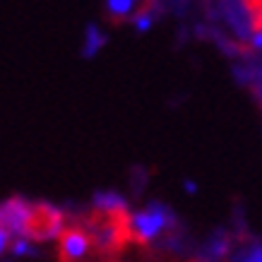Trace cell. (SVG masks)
Here are the masks:
<instances>
[{"mask_svg":"<svg viewBox=\"0 0 262 262\" xmlns=\"http://www.w3.org/2000/svg\"><path fill=\"white\" fill-rule=\"evenodd\" d=\"M32 216V202L22 198H10L0 205V229H5L12 238H27Z\"/></svg>","mask_w":262,"mask_h":262,"instance_id":"obj_2","label":"cell"},{"mask_svg":"<svg viewBox=\"0 0 262 262\" xmlns=\"http://www.w3.org/2000/svg\"><path fill=\"white\" fill-rule=\"evenodd\" d=\"M133 3H135V0H108V10H111L116 17H125L133 12Z\"/></svg>","mask_w":262,"mask_h":262,"instance_id":"obj_5","label":"cell"},{"mask_svg":"<svg viewBox=\"0 0 262 262\" xmlns=\"http://www.w3.org/2000/svg\"><path fill=\"white\" fill-rule=\"evenodd\" d=\"M63 214L60 209L43 202H32V216H29V229L27 238L29 241H51L63 233Z\"/></svg>","mask_w":262,"mask_h":262,"instance_id":"obj_1","label":"cell"},{"mask_svg":"<svg viewBox=\"0 0 262 262\" xmlns=\"http://www.w3.org/2000/svg\"><path fill=\"white\" fill-rule=\"evenodd\" d=\"M10 238H12V236H10L8 231L5 229H0V255L5 253V250H8V246H10Z\"/></svg>","mask_w":262,"mask_h":262,"instance_id":"obj_6","label":"cell"},{"mask_svg":"<svg viewBox=\"0 0 262 262\" xmlns=\"http://www.w3.org/2000/svg\"><path fill=\"white\" fill-rule=\"evenodd\" d=\"M92 248L94 243L84 226H70L60 233V262H82Z\"/></svg>","mask_w":262,"mask_h":262,"instance_id":"obj_3","label":"cell"},{"mask_svg":"<svg viewBox=\"0 0 262 262\" xmlns=\"http://www.w3.org/2000/svg\"><path fill=\"white\" fill-rule=\"evenodd\" d=\"M166 224V214L161 209H147L140 214L130 216V233L137 243H149Z\"/></svg>","mask_w":262,"mask_h":262,"instance_id":"obj_4","label":"cell"},{"mask_svg":"<svg viewBox=\"0 0 262 262\" xmlns=\"http://www.w3.org/2000/svg\"><path fill=\"white\" fill-rule=\"evenodd\" d=\"M253 43L257 48H262V24L260 27H255V36H253Z\"/></svg>","mask_w":262,"mask_h":262,"instance_id":"obj_7","label":"cell"},{"mask_svg":"<svg viewBox=\"0 0 262 262\" xmlns=\"http://www.w3.org/2000/svg\"><path fill=\"white\" fill-rule=\"evenodd\" d=\"M246 3H248V5H250V10H253V8H257V5H262V0H246Z\"/></svg>","mask_w":262,"mask_h":262,"instance_id":"obj_8","label":"cell"}]
</instances>
